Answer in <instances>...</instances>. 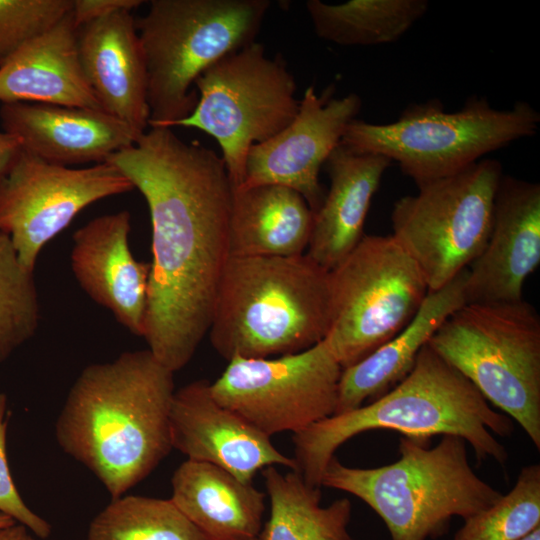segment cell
Listing matches in <instances>:
<instances>
[{
  "mask_svg": "<svg viewBox=\"0 0 540 540\" xmlns=\"http://www.w3.org/2000/svg\"><path fill=\"white\" fill-rule=\"evenodd\" d=\"M146 200L152 226L145 339L172 372L208 333L229 254L233 186L222 157L150 127L106 159Z\"/></svg>",
  "mask_w": 540,
  "mask_h": 540,
  "instance_id": "obj_1",
  "label": "cell"
},
{
  "mask_svg": "<svg viewBox=\"0 0 540 540\" xmlns=\"http://www.w3.org/2000/svg\"><path fill=\"white\" fill-rule=\"evenodd\" d=\"M174 392V372L149 349L90 364L57 417V443L97 477L111 499L125 495L173 449Z\"/></svg>",
  "mask_w": 540,
  "mask_h": 540,
  "instance_id": "obj_2",
  "label": "cell"
},
{
  "mask_svg": "<svg viewBox=\"0 0 540 540\" xmlns=\"http://www.w3.org/2000/svg\"><path fill=\"white\" fill-rule=\"evenodd\" d=\"M374 429L426 439L437 434L459 436L473 447L478 462L491 458L503 464L508 453L493 433L509 436L514 426L427 343L412 370L393 389L366 406L294 433V471L307 484L321 488L323 471L336 450L353 436Z\"/></svg>",
  "mask_w": 540,
  "mask_h": 540,
  "instance_id": "obj_3",
  "label": "cell"
},
{
  "mask_svg": "<svg viewBox=\"0 0 540 540\" xmlns=\"http://www.w3.org/2000/svg\"><path fill=\"white\" fill-rule=\"evenodd\" d=\"M329 324V271L308 255L230 256L208 330L227 361L306 350Z\"/></svg>",
  "mask_w": 540,
  "mask_h": 540,
  "instance_id": "obj_4",
  "label": "cell"
},
{
  "mask_svg": "<svg viewBox=\"0 0 540 540\" xmlns=\"http://www.w3.org/2000/svg\"><path fill=\"white\" fill-rule=\"evenodd\" d=\"M399 454L397 461L377 468L349 467L334 455L321 487L364 501L386 524L391 540L441 536L453 516L466 519L503 496L474 473L459 436L443 435L429 447V439L403 435Z\"/></svg>",
  "mask_w": 540,
  "mask_h": 540,
  "instance_id": "obj_5",
  "label": "cell"
},
{
  "mask_svg": "<svg viewBox=\"0 0 540 540\" xmlns=\"http://www.w3.org/2000/svg\"><path fill=\"white\" fill-rule=\"evenodd\" d=\"M269 0H152L136 22L147 71L150 127L172 128L198 103L196 79L255 42Z\"/></svg>",
  "mask_w": 540,
  "mask_h": 540,
  "instance_id": "obj_6",
  "label": "cell"
},
{
  "mask_svg": "<svg viewBox=\"0 0 540 540\" xmlns=\"http://www.w3.org/2000/svg\"><path fill=\"white\" fill-rule=\"evenodd\" d=\"M540 113L528 102L498 109L472 96L455 112L430 99L406 107L391 123L354 119L341 143L396 162L417 186L452 175L538 131Z\"/></svg>",
  "mask_w": 540,
  "mask_h": 540,
  "instance_id": "obj_7",
  "label": "cell"
},
{
  "mask_svg": "<svg viewBox=\"0 0 540 540\" xmlns=\"http://www.w3.org/2000/svg\"><path fill=\"white\" fill-rule=\"evenodd\" d=\"M428 345L540 449V317L531 304H465Z\"/></svg>",
  "mask_w": 540,
  "mask_h": 540,
  "instance_id": "obj_8",
  "label": "cell"
},
{
  "mask_svg": "<svg viewBox=\"0 0 540 540\" xmlns=\"http://www.w3.org/2000/svg\"><path fill=\"white\" fill-rule=\"evenodd\" d=\"M427 293L419 267L392 234L364 235L329 271V324L324 340L342 370L397 335Z\"/></svg>",
  "mask_w": 540,
  "mask_h": 540,
  "instance_id": "obj_9",
  "label": "cell"
},
{
  "mask_svg": "<svg viewBox=\"0 0 540 540\" xmlns=\"http://www.w3.org/2000/svg\"><path fill=\"white\" fill-rule=\"evenodd\" d=\"M193 112L175 126L196 128L214 137L233 189L244 179L250 148L272 138L296 117V82L280 54L266 55L253 42L218 60L195 81Z\"/></svg>",
  "mask_w": 540,
  "mask_h": 540,
  "instance_id": "obj_10",
  "label": "cell"
},
{
  "mask_svg": "<svg viewBox=\"0 0 540 540\" xmlns=\"http://www.w3.org/2000/svg\"><path fill=\"white\" fill-rule=\"evenodd\" d=\"M503 174L498 160L482 158L394 203L392 235L419 267L428 291L444 287L483 251Z\"/></svg>",
  "mask_w": 540,
  "mask_h": 540,
  "instance_id": "obj_11",
  "label": "cell"
},
{
  "mask_svg": "<svg viewBox=\"0 0 540 540\" xmlns=\"http://www.w3.org/2000/svg\"><path fill=\"white\" fill-rule=\"evenodd\" d=\"M341 373L323 339L306 350L277 357H235L210 387L218 403L271 437L298 433L332 416Z\"/></svg>",
  "mask_w": 540,
  "mask_h": 540,
  "instance_id": "obj_12",
  "label": "cell"
},
{
  "mask_svg": "<svg viewBox=\"0 0 540 540\" xmlns=\"http://www.w3.org/2000/svg\"><path fill=\"white\" fill-rule=\"evenodd\" d=\"M134 187L115 166L72 168L21 148L0 175V232L21 261L35 270L43 247L94 202Z\"/></svg>",
  "mask_w": 540,
  "mask_h": 540,
  "instance_id": "obj_13",
  "label": "cell"
},
{
  "mask_svg": "<svg viewBox=\"0 0 540 540\" xmlns=\"http://www.w3.org/2000/svg\"><path fill=\"white\" fill-rule=\"evenodd\" d=\"M331 95L330 89L318 95L309 86L294 120L272 138L250 148L244 179L237 188L286 186L300 193L316 212L325 197L320 169L362 107L356 93L339 98Z\"/></svg>",
  "mask_w": 540,
  "mask_h": 540,
  "instance_id": "obj_14",
  "label": "cell"
},
{
  "mask_svg": "<svg viewBox=\"0 0 540 540\" xmlns=\"http://www.w3.org/2000/svg\"><path fill=\"white\" fill-rule=\"evenodd\" d=\"M170 436L172 448L189 460L218 466L245 483L269 466L296 469L294 459L281 453L269 436L218 403L204 379L175 390Z\"/></svg>",
  "mask_w": 540,
  "mask_h": 540,
  "instance_id": "obj_15",
  "label": "cell"
},
{
  "mask_svg": "<svg viewBox=\"0 0 540 540\" xmlns=\"http://www.w3.org/2000/svg\"><path fill=\"white\" fill-rule=\"evenodd\" d=\"M539 263L540 185L503 174L489 238L468 267L466 304L522 300L524 282Z\"/></svg>",
  "mask_w": 540,
  "mask_h": 540,
  "instance_id": "obj_16",
  "label": "cell"
},
{
  "mask_svg": "<svg viewBox=\"0 0 540 540\" xmlns=\"http://www.w3.org/2000/svg\"><path fill=\"white\" fill-rule=\"evenodd\" d=\"M126 210L96 217L73 234L70 254L75 279L132 334L143 337L150 263L134 258Z\"/></svg>",
  "mask_w": 540,
  "mask_h": 540,
  "instance_id": "obj_17",
  "label": "cell"
},
{
  "mask_svg": "<svg viewBox=\"0 0 540 540\" xmlns=\"http://www.w3.org/2000/svg\"><path fill=\"white\" fill-rule=\"evenodd\" d=\"M0 118L4 132L16 136L24 150L68 167L105 162L141 135L103 110L82 107L3 103Z\"/></svg>",
  "mask_w": 540,
  "mask_h": 540,
  "instance_id": "obj_18",
  "label": "cell"
},
{
  "mask_svg": "<svg viewBox=\"0 0 540 540\" xmlns=\"http://www.w3.org/2000/svg\"><path fill=\"white\" fill-rule=\"evenodd\" d=\"M79 60L102 110L142 134L149 126L147 71L131 11L77 29Z\"/></svg>",
  "mask_w": 540,
  "mask_h": 540,
  "instance_id": "obj_19",
  "label": "cell"
},
{
  "mask_svg": "<svg viewBox=\"0 0 540 540\" xmlns=\"http://www.w3.org/2000/svg\"><path fill=\"white\" fill-rule=\"evenodd\" d=\"M392 161L380 154L352 150L340 143L325 162L330 187L314 212L306 250L314 262L332 270L364 236L373 195Z\"/></svg>",
  "mask_w": 540,
  "mask_h": 540,
  "instance_id": "obj_20",
  "label": "cell"
},
{
  "mask_svg": "<svg viewBox=\"0 0 540 540\" xmlns=\"http://www.w3.org/2000/svg\"><path fill=\"white\" fill-rule=\"evenodd\" d=\"M0 101L102 110L82 71L71 13L0 66Z\"/></svg>",
  "mask_w": 540,
  "mask_h": 540,
  "instance_id": "obj_21",
  "label": "cell"
},
{
  "mask_svg": "<svg viewBox=\"0 0 540 540\" xmlns=\"http://www.w3.org/2000/svg\"><path fill=\"white\" fill-rule=\"evenodd\" d=\"M467 275L468 268L444 287L428 291L414 317L397 335L342 370L333 415L354 410L366 399L381 397L409 374L423 346L454 311L466 304Z\"/></svg>",
  "mask_w": 540,
  "mask_h": 540,
  "instance_id": "obj_22",
  "label": "cell"
},
{
  "mask_svg": "<svg viewBox=\"0 0 540 540\" xmlns=\"http://www.w3.org/2000/svg\"><path fill=\"white\" fill-rule=\"evenodd\" d=\"M171 500L208 540H252L262 530L265 494L226 470L187 459L171 478Z\"/></svg>",
  "mask_w": 540,
  "mask_h": 540,
  "instance_id": "obj_23",
  "label": "cell"
},
{
  "mask_svg": "<svg viewBox=\"0 0 540 540\" xmlns=\"http://www.w3.org/2000/svg\"><path fill=\"white\" fill-rule=\"evenodd\" d=\"M314 212L297 191L263 184L233 189L230 256L289 257L305 254Z\"/></svg>",
  "mask_w": 540,
  "mask_h": 540,
  "instance_id": "obj_24",
  "label": "cell"
},
{
  "mask_svg": "<svg viewBox=\"0 0 540 540\" xmlns=\"http://www.w3.org/2000/svg\"><path fill=\"white\" fill-rule=\"evenodd\" d=\"M270 499V514L259 540H352L348 532L352 505L340 498L321 506V490L289 470H261Z\"/></svg>",
  "mask_w": 540,
  "mask_h": 540,
  "instance_id": "obj_25",
  "label": "cell"
},
{
  "mask_svg": "<svg viewBox=\"0 0 540 540\" xmlns=\"http://www.w3.org/2000/svg\"><path fill=\"white\" fill-rule=\"evenodd\" d=\"M427 0H309L306 9L316 35L344 46H373L400 39L427 12Z\"/></svg>",
  "mask_w": 540,
  "mask_h": 540,
  "instance_id": "obj_26",
  "label": "cell"
},
{
  "mask_svg": "<svg viewBox=\"0 0 540 540\" xmlns=\"http://www.w3.org/2000/svg\"><path fill=\"white\" fill-rule=\"evenodd\" d=\"M86 540H208L171 499L122 495L91 521Z\"/></svg>",
  "mask_w": 540,
  "mask_h": 540,
  "instance_id": "obj_27",
  "label": "cell"
},
{
  "mask_svg": "<svg viewBox=\"0 0 540 540\" xmlns=\"http://www.w3.org/2000/svg\"><path fill=\"white\" fill-rule=\"evenodd\" d=\"M39 322L34 272L21 263L10 238L0 232V362L35 335Z\"/></svg>",
  "mask_w": 540,
  "mask_h": 540,
  "instance_id": "obj_28",
  "label": "cell"
},
{
  "mask_svg": "<svg viewBox=\"0 0 540 540\" xmlns=\"http://www.w3.org/2000/svg\"><path fill=\"white\" fill-rule=\"evenodd\" d=\"M540 526V465L524 466L514 487L466 519L453 540H518Z\"/></svg>",
  "mask_w": 540,
  "mask_h": 540,
  "instance_id": "obj_29",
  "label": "cell"
},
{
  "mask_svg": "<svg viewBox=\"0 0 540 540\" xmlns=\"http://www.w3.org/2000/svg\"><path fill=\"white\" fill-rule=\"evenodd\" d=\"M73 0H0V66L71 13Z\"/></svg>",
  "mask_w": 540,
  "mask_h": 540,
  "instance_id": "obj_30",
  "label": "cell"
},
{
  "mask_svg": "<svg viewBox=\"0 0 540 540\" xmlns=\"http://www.w3.org/2000/svg\"><path fill=\"white\" fill-rule=\"evenodd\" d=\"M7 401L6 394L0 393V512L24 525L38 538L46 539L51 534V525L26 505L10 473L6 452Z\"/></svg>",
  "mask_w": 540,
  "mask_h": 540,
  "instance_id": "obj_31",
  "label": "cell"
},
{
  "mask_svg": "<svg viewBox=\"0 0 540 540\" xmlns=\"http://www.w3.org/2000/svg\"><path fill=\"white\" fill-rule=\"evenodd\" d=\"M141 0H73L72 19L78 29L94 20L117 11H131L139 7Z\"/></svg>",
  "mask_w": 540,
  "mask_h": 540,
  "instance_id": "obj_32",
  "label": "cell"
},
{
  "mask_svg": "<svg viewBox=\"0 0 540 540\" xmlns=\"http://www.w3.org/2000/svg\"><path fill=\"white\" fill-rule=\"evenodd\" d=\"M22 148L19 139L7 132H0V175Z\"/></svg>",
  "mask_w": 540,
  "mask_h": 540,
  "instance_id": "obj_33",
  "label": "cell"
},
{
  "mask_svg": "<svg viewBox=\"0 0 540 540\" xmlns=\"http://www.w3.org/2000/svg\"><path fill=\"white\" fill-rule=\"evenodd\" d=\"M28 528L16 523L0 529V540H35Z\"/></svg>",
  "mask_w": 540,
  "mask_h": 540,
  "instance_id": "obj_34",
  "label": "cell"
},
{
  "mask_svg": "<svg viewBox=\"0 0 540 540\" xmlns=\"http://www.w3.org/2000/svg\"><path fill=\"white\" fill-rule=\"evenodd\" d=\"M17 522L13 520L8 515L0 512V529L9 527L11 525L16 524Z\"/></svg>",
  "mask_w": 540,
  "mask_h": 540,
  "instance_id": "obj_35",
  "label": "cell"
},
{
  "mask_svg": "<svg viewBox=\"0 0 540 540\" xmlns=\"http://www.w3.org/2000/svg\"><path fill=\"white\" fill-rule=\"evenodd\" d=\"M518 540H540V526Z\"/></svg>",
  "mask_w": 540,
  "mask_h": 540,
  "instance_id": "obj_36",
  "label": "cell"
},
{
  "mask_svg": "<svg viewBox=\"0 0 540 540\" xmlns=\"http://www.w3.org/2000/svg\"><path fill=\"white\" fill-rule=\"evenodd\" d=\"M252 540H259V539H258V537H257V538H255V539H252Z\"/></svg>",
  "mask_w": 540,
  "mask_h": 540,
  "instance_id": "obj_37",
  "label": "cell"
}]
</instances>
